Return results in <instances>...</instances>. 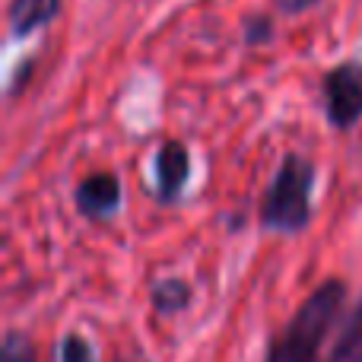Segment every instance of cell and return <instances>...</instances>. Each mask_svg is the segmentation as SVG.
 Instances as JSON below:
<instances>
[{"mask_svg": "<svg viewBox=\"0 0 362 362\" xmlns=\"http://www.w3.org/2000/svg\"><path fill=\"white\" fill-rule=\"evenodd\" d=\"M346 302L344 280H325L286 321L270 346L267 362H318L331 327L337 325Z\"/></svg>", "mask_w": 362, "mask_h": 362, "instance_id": "6da1fadb", "label": "cell"}, {"mask_svg": "<svg viewBox=\"0 0 362 362\" xmlns=\"http://www.w3.org/2000/svg\"><path fill=\"white\" fill-rule=\"evenodd\" d=\"M315 165L312 159L289 153L274 172L261 200V226L280 235H299L312 219Z\"/></svg>", "mask_w": 362, "mask_h": 362, "instance_id": "7a4b0ae2", "label": "cell"}, {"mask_svg": "<svg viewBox=\"0 0 362 362\" xmlns=\"http://www.w3.org/2000/svg\"><path fill=\"white\" fill-rule=\"evenodd\" d=\"M325 112L337 131H350L362 118V64L346 61L325 76Z\"/></svg>", "mask_w": 362, "mask_h": 362, "instance_id": "3957f363", "label": "cell"}, {"mask_svg": "<svg viewBox=\"0 0 362 362\" xmlns=\"http://www.w3.org/2000/svg\"><path fill=\"white\" fill-rule=\"evenodd\" d=\"M153 172H156V200L159 204H175L191 175V153L181 140H165L156 150L153 159Z\"/></svg>", "mask_w": 362, "mask_h": 362, "instance_id": "277c9868", "label": "cell"}, {"mask_svg": "<svg viewBox=\"0 0 362 362\" xmlns=\"http://www.w3.org/2000/svg\"><path fill=\"white\" fill-rule=\"evenodd\" d=\"M74 200L86 219H108L121 210V181L115 172H95L76 185Z\"/></svg>", "mask_w": 362, "mask_h": 362, "instance_id": "5b68a950", "label": "cell"}, {"mask_svg": "<svg viewBox=\"0 0 362 362\" xmlns=\"http://www.w3.org/2000/svg\"><path fill=\"white\" fill-rule=\"evenodd\" d=\"M57 13H61V0H13L6 19H10L13 35L25 38V35H32L35 29L48 25Z\"/></svg>", "mask_w": 362, "mask_h": 362, "instance_id": "8992f818", "label": "cell"}, {"mask_svg": "<svg viewBox=\"0 0 362 362\" xmlns=\"http://www.w3.org/2000/svg\"><path fill=\"white\" fill-rule=\"evenodd\" d=\"M325 362H362V299L356 302L350 318L344 321L337 344L331 346Z\"/></svg>", "mask_w": 362, "mask_h": 362, "instance_id": "52a82bcc", "label": "cell"}, {"mask_svg": "<svg viewBox=\"0 0 362 362\" xmlns=\"http://www.w3.org/2000/svg\"><path fill=\"white\" fill-rule=\"evenodd\" d=\"M150 302L156 308V315H178L181 308L191 305V286L178 276H165V280L153 283Z\"/></svg>", "mask_w": 362, "mask_h": 362, "instance_id": "ba28073f", "label": "cell"}, {"mask_svg": "<svg viewBox=\"0 0 362 362\" xmlns=\"http://www.w3.org/2000/svg\"><path fill=\"white\" fill-rule=\"evenodd\" d=\"M0 362H35V346L25 334L10 331L4 337V353H0Z\"/></svg>", "mask_w": 362, "mask_h": 362, "instance_id": "9c48e42d", "label": "cell"}, {"mask_svg": "<svg viewBox=\"0 0 362 362\" xmlns=\"http://www.w3.org/2000/svg\"><path fill=\"white\" fill-rule=\"evenodd\" d=\"M61 362H99V359H95V350L86 337L67 334L61 344Z\"/></svg>", "mask_w": 362, "mask_h": 362, "instance_id": "30bf717a", "label": "cell"}, {"mask_svg": "<svg viewBox=\"0 0 362 362\" xmlns=\"http://www.w3.org/2000/svg\"><path fill=\"white\" fill-rule=\"evenodd\" d=\"M315 4H318V0H276V6H280L283 13H302Z\"/></svg>", "mask_w": 362, "mask_h": 362, "instance_id": "8fae6325", "label": "cell"}, {"mask_svg": "<svg viewBox=\"0 0 362 362\" xmlns=\"http://www.w3.org/2000/svg\"><path fill=\"white\" fill-rule=\"evenodd\" d=\"M267 23H264V19H261V23H257V42H264V38H267ZM251 38H255V29H248V42H251Z\"/></svg>", "mask_w": 362, "mask_h": 362, "instance_id": "7c38bea8", "label": "cell"}]
</instances>
